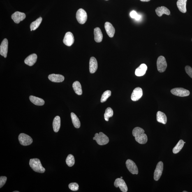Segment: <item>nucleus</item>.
Here are the masks:
<instances>
[{
  "mask_svg": "<svg viewBox=\"0 0 192 192\" xmlns=\"http://www.w3.org/2000/svg\"><path fill=\"white\" fill-rule=\"evenodd\" d=\"M133 135L135 137V140L140 144H145L147 142V135L144 133V131L142 128L136 127L134 128Z\"/></svg>",
  "mask_w": 192,
  "mask_h": 192,
  "instance_id": "nucleus-1",
  "label": "nucleus"
},
{
  "mask_svg": "<svg viewBox=\"0 0 192 192\" xmlns=\"http://www.w3.org/2000/svg\"><path fill=\"white\" fill-rule=\"evenodd\" d=\"M30 166L35 172L43 173L45 171V169L42 166L41 162L38 158L30 159Z\"/></svg>",
  "mask_w": 192,
  "mask_h": 192,
  "instance_id": "nucleus-2",
  "label": "nucleus"
},
{
  "mask_svg": "<svg viewBox=\"0 0 192 192\" xmlns=\"http://www.w3.org/2000/svg\"><path fill=\"white\" fill-rule=\"evenodd\" d=\"M93 139L96 140L99 145H105L108 143L109 141L108 137L102 132H100L99 133H96Z\"/></svg>",
  "mask_w": 192,
  "mask_h": 192,
  "instance_id": "nucleus-3",
  "label": "nucleus"
},
{
  "mask_svg": "<svg viewBox=\"0 0 192 192\" xmlns=\"http://www.w3.org/2000/svg\"><path fill=\"white\" fill-rule=\"evenodd\" d=\"M18 139L21 145L27 146L30 145L33 142V140L29 135L24 133H20L19 135Z\"/></svg>",
  "mask_w": 192,
  "mask_h": 192,
  "instance_id": "nucleus-4",
  "label": "nucleus"
},
{
  "mask_svg": "<svg viewBox=\"0 0 192 192\" xmlns=\"http://www.w3.org/2000/svg\"><path fill=\"white\" fill-rule=\"evenodd\" d=\"M158 70L161 73L165 71L167 67L166 59L163 56H160L158 58L156 62Z\"/></svg>",
  "mask_w": 192,
  "mask_h": 192,
  "instance_id": "nucleus-5",
  "label": "nucleus"
},
{
  "mask_svg": "<svg viewBox=\"0 0 192 192\" xmlns=\"http://www.w3.org/2000/svg\"><path fill=\"white\" fill-rule=\"evenodd\" d=\"M76 17L79 23L83 24L87 20V13L83 9H80L77 12Z\"/></svg>",
  "mask_w": 192,
  "mask_h": 192,
  "instance_id": "nucleus-6",
  "label": "nucleus"
},
{
  "mask_svg": "<svg viewBox=\"0 0 192 192\" xmlns=\"http://www.w3.org/2000/svg\"><path fill=\"white\" fill-rule=\"evenodd\" d=\"M171 92L175 96L180 97L188 96L190 94L189 91L182 88H175L171 90Z\"/></svg>",
  "mask_w": 192,
  "mask_h": 192,
  "instance_id": "nucleus-7",
  "label": "nucleus"
},
{
  "mask_svg": "<svg viewBox=\"0 0 192 192\" xmlns=\"http://www.w3.org/2000/svg\"><path fill=\"white\" fill-rule=\"evenodd\" d=\"M126 164L127 168L131 173L133 174H138V169L134 162L131 159H128L127 160Z\"/></svg>",
  "mask_w": 192,
  "mask_h": 192,
  "instance_id": "nucleus-8",
  "label": "nucleus"
},
{
  "mask_svg": "<svg viewBox=\"0 0 192 192\" xmlns=\"http://www.w3.org/2000/svg\"><path fill=\"white\" fill-rule=\"evenodd\" d=\"M116 188L119 187L121 191L126 192L128 191V188L125 181L122 178H119L115 180L114 183Z\"/></svg>",
  "mask_w": 192,
  "mask_h": 192,
  "instance_id": "nucleus-9",
  "label": "nucleus"
},
{
  "mask_svg": "<svg viewBox=\"0 0 192 192\" xmlns=\"http://www.w3.org/2000/svg\"><path fill=\"white\" fill-rule=\"evenodd\" d=\"M163 170V163L162 162H159L157 164L155 170L154 178L155 180L158 181L161 177Z\"/></svg>",
  "mask_w": 192,
  "mask_h": 192,
  "instance_id": "nucleus-10",
  "label": "nucleus"
},
{
  "mask_svg": "<svg viewBox=\"0 0 192 192\" xmlns=\"http://www.w3.org/2000/svg\"><path fill=\"white\" fill-rule=\"evenodd\" d=\"M75 39L72 33L70 32H67L65 35L63 40V43L67 46H70L73 44Z\"/></svg>",
  "mask_w": 192,
  "mask_h": 192,
  "instance_id": "nucleus-11",
  "label": "nucleus"
},
{
  "mask_svg": "<svg viewBox=\"0 0 192 192\" xmlns=\"http://www.w3.org/2000/svg\"><path fill=\"white\" fill-rule=\"evenodd\" d=\"M8 44V40L4 38L0 46V54L4 58H6L7 55Z\"/></svg>",
  "mask_w": 192,
  "mask_h": 192,
  "instance_id": "nucleus-12",
  "label": "nucleus"
},
{
  "mask_svg": "<svg viewBox=\"0 0 192 192\" xmlns=\"http://www.w3.org/2000/svg\"><path fill=\"white\" fill-rule=\"evenodd\" d=\"M143 95V91L140 87L135 88L131 94V99L133 101H138L142 97Z\"/></svg>",
  "mask_w": 192,
  "mask_h": 192,
  "instance_id": "nucleus-13",
  "label": "nucleus"
},
{
  "mask_svg": "<svg viewBox=\"0 0 192 192\" xmlns=\"http://www.w3.org/2000/svg\"><path fill=\"white\" fill-rule=\"evenodd\" d=\"M25 14L22 12H16L12 15L11 18L16 23L19 24L21 21L25 18Z\"/></svg>",
  "mask_w": 192,
  "mask_h": 192,
  "instance_id": "nucleus-14",
  "label": "nucleus"
},
{
  "mask_svg": "<svg viewBox=\"0 0 192 192\" xmlns=\"http://www.w3.org/2000/svg\"><path fill=\"white\" fill-rule=\"evenodd\" d=\"M48 78L51 81L56 83L62 82L64 80V77L59 74H51L49 75Z\"/></svg>",
  "mask_w": 192,
  "mask_h": 192,
  "instance_id": "nucleus-15",
  "label": "nucleus"
},
{
  "mask_svg": "<svg viewBox=\"0 0 192 192\" xmlns=\"http://www.w3.org/2000/svg\"><path fill=\"white\" fill-rule=\"evenodd\" d=\"M98 64L97 61L94 57H91L89 62V71L91 73H94L97 70Z\"/></svg>",
  "mask_w": 192,
  "mask_h": 192,
  "instance_id": "nucleus-16",
  "label": "nucleus"
},
{
  "mask_svg": "<svg viewBox=\"0 0 192 192\" xmlns=\"http://www.w3.org/2000/svg\"><path fill=\"white\" fill-rule=\"evenodd\" d=\"M38 56L36 54H33L28 56L25 60L24 62L26 64L30 66H33L37 61Z\"/></svg>",
  "mask_w": 192,
  "mask_h": 192,
  "instance_id": "nucleus-17",
  "label": "nucleus"
},
{
  "mask_svg": "<svg viewBox=\"0 0 192 192\" xmlns=\"http://www.w3.org/2000/svg\"><path fill=\"white\" fill-rule=\"evenodd\" d=\"M105 28L107 34L110 38L113 37L115 33V29L110 22H107L105 23Z\"/></svg>",
  "mask_w": 192,
  "mask_h": 192,
  "instance_id": "nucleus-18",
  "label": "nucleus"
},
{
  "mask_svg": "<svg viewBox=\"0 0 192 192\" xmlns=\"http://www.w3.org/2000/svg\"><path fill=\"white\" fill-rule=\"evenodd\" d=\"M147 70V65L145 64H142L135 70V75L138 77L142 76L145 75Z\"/></svg>",
  "mask_w": 192,
  "mask_h": 192,
  "instance_id": "nucleus-19",
  "label": "nucleus"
},
{
  "mask_svg": "<svg viewBox=\"0 0 192 192\" xmlns=\"http://www.w3.org/2000/svg\"><path fill=\"white\" fill-rule=\"evenodd\" d=\"M156 14L159 17H162L164 14L169 15L170 14V10L164 6L158 7L156 9Z\"/></svg>",
  "mask_w": 192,
  "mask_h": 192,
  "instance_id": "nucleus-20",
  "label": "nucleus"
},
{
  "mask_svg": "<svg viewBox=\"0 0 192 192\" xmlns=\"http://www.w3.org/2000/svg\"><path fill=\"white\" fill-rule=\"evenodd\" d=\"M94 40L97 43H100L103 40V35L101 30L99 28H96L94 29Z\"/></svg>",
  "mask_w": 192,
  "mask_h": 192,
  "instance_id": "nucleus-21",
  "label": "nucleus"
},
{
  "mask_svg": "<svg viewBox=\"0 0 192 192\" xmlns=\"http://www.w3.org/2000/svg\"><path fill=\"white\" fill-rule=\"evenodd\" d=\"M187 0H178L177 3V6L179 11L183 13L186 12V4Z\"/></svg>",
  "mask_w": 192,
  "mask_h": 192,
  "instance_id": "nucleus-22",
  "label": "nucleus"
},
{
  "mask_svg": "<svg viewBox=\"0 0 192 192\" xmlns=\"http://www.w3.org/2000/svg\"><path fill=\"white\" fill-rule=\"evenodd\" d=\"M30 100L34 104L38 106H43L45 104V101L41 98L31 96L29 97Z\"/></svg>",
  "mask_w": 192,
  "mask_h": 192,
  "instance_id": "nucleus-23",
  "label": "nucleus"
},
{
  "mask_svg": "<svg viewBox=\"0 0 192 192\" xmlns=\"http://www.w3.org/2000/svg\"><path fill=\"white\" fill-rule=\"evenodd\" d=\"M61 127V119L59 116H56L53 122V127L54 131L55 133L59 132Z\"/></svg>",
  "mask_w": 192,
  "mask_h": 192,
  "instance_id": "nucleus-24",
  "label": "nucleus"
},
{
  "mask_svg": "<svg viewBox=\"0 0 192 192\" xmlns=\"http://www.w3.org/2000/svg\"><path fill=\"white\" fill-rule=\"evenodd\" d=\"M156 120L158 122L165 124L167 122V117L163 112L159 111L156 114Z\"/></svg>",
  "mask_w": 192,
  "mask_h": 192,
  "instance_id": "nucleus-25",
  "label": "nucleus"
},
{
  "mask_svg": "<svg viewBox=\"0 0 192 192\" xmlns=\"http://www.w3.org/2000/svg\"><path fill=\"white\" fill-rule=\"evenodd\" d=\"M72 86H73V89L76 94L79 95V96L82 95V86L80 82L77 81L74 82Z\"/></svg>",
  "mask_w": 192,
  "mask_h": 192,
  "instance_id": "nucleus-26",
  "label": "nucleus"
},
{
  "mask_svg": "<svg viewBox=\"0 0 192 192\" xmlns=\"http://www.w3.org/2000/svg\"><path fill=\"white\" fill-rule=\"evenodd\" d=\"M71 117L73 125L76 128H80V120L76 114L73 112L71 113Z\"/></svg>",
  "mask_w": 192,
  "mask_h": 192,
  "instance_id": "nucleus-27",
  "label": "nucleus"
},
{
  "mask_svg": "<svg viewBox=\"0 0 192 192\" xmlns=\"http://www.w3.org/2000/svg\"><path fill=\"white\" fill-rule=\"evenodd\" d=\"M184 142L182 140H180L178 142V143L177 145L172 149V152L174 154H177L182 149L183 146H184Z\"/></svg>",
  "mask_w": 192,
  "mask_h": 192,
  "instance_id": "nucleus-28",
  "label": "nucleus"
},
{
  "mask_svg": "<svg viewBox=\"0 0 192 192\" xmlns=\"http://www.w3.org/2000/svg\"><path fill=\"white\" fill-rule=\"evenodd\" d=\"M42 21V18L40 17L37 19V20L31 23L30 28L31 31L35 30L37 28L39 27L40 24H41Z\"/></svg>",
  "mask_w": 192,
  "mask_h": 192,
  "instance_id": "nucleus-29",
  "label": "nucleus"
},
{
  "mask_svg": "<svg viewBox=\"0 0 192 192\" xmlns=\"http://www.w3.org/2000/svg\"><path fill=\"white\" fill-rule=\"evenodd\" d=\"M114 112L112 109L111 107H109L106 109L105 110L104 117L105 121H108L109 118L112 117L113 115Z\"/></svg>",
  "mask_w": 192,
  "mask_h": 192,
  "instance_id": "nucleus-30",
  "label": "nucleus"
},
{
  "mask_svg": "<svg viewBox=\"0 0 192 192\" xmlns=\"http://www.w3.org/2000/svg\"><path fill=\"white\" fill-rule=\"evenodd\" d=\"M66 163L69 167L73 166L75 163V159L73 156L71 154L68 155L66 158Z\"/></svg>",
  "mask_w": 192,
  "mask_h": 192,
  "instance_id": "nucleus-31",
  "label": "nucleus"
},
{
  "mask_svg": "<svg viewBox=\"0 0 192 192\" xmlns=\"http://www.w3.org/2000/svg\"><path fill=\"white\" fill-rule=\"evenodd\" d=\"M111 96V91L107 90L105 91L102 94L101 99V103H104L107 101V99Z\"/></svg>",
  "mask_w": 192,
  "mask_h": 192,
  "instance_id": "nucleus-32",
  "label": "nucleus"
},
{
  "mask_svg": "<svg viewBox=\"0 0 192 192\" xmlns=\"http://www.w3.org/2000/svg\"><path fill=\"white\" fill-rule=\"evenodd\" d=\"M130 16L131 18L137 20H140L141 17V15L138 14L137 12L134 11V10L131 12V13H130Z\"/></svg>",
  "mask_w": 192,
  "mask_h": 192,
  "instance_id": "nucleus-33",
  "label": "nucleus"
},
{
  "mask_svg": "<svg viewBox=\"0 0 192 192\" xmlns=\"http://www.w3.org/2000/svg\"><path fill=\"white\" fill-rule=\"evenodd\" d=\"M79 185L76 183H71L69 185L70 189L73 191H77L79 189Z\"/></svg>",
  "mask_w": 192,
  "mask_h": 192,
  "instance_id": "nucleus-34",
  "label": "nucleus"
},
{
  "mask_svg": "<svg viewBox=\"0 0 192 192\" xmlns=\"http://www.w3.org/2000/svg\"><path fill=\"white\" fill-rule=\"evenodd\" d=\"M185 70L187 74L192 78V68L188 66L185 67Z\"/></svg>",
  "mask_w": 192,
  "mask_h": 192,
  "instance_id": "nucleus-35",
  "label": "nucleus"
},
{
  "mask_svg": "<svg viewBox=\"0 0 192 192\" xmlns=\"http://www.w3.org/2000/svg\"><path fill=\"white\" fill-rule=\"evenodd\" d=\"M7 178L4 176H1L0 177V188H1L6 184Z\"/></svg>",
  "mask_w": 192,
  "mask_h": 192,
  "instance_id": "nucleus-36",
  "label": "nucleus"
},
{
  "mask_svg": "<svg viewBox=\"0 0 192 192\" xmlns=\"http://www.w3.org/2000/svg\"><path fill=\"white\" fill-rule=\"evenodd\" d=\"M140 1H143V2H148V1H150L151 0H140Z\"/></svg>",
  "mask_w": 192,
  "mask_h": 192,
  "instance_id": "nucleus-37",
  "label": "nucleus"
},
{
  "mask_svg": "<svg viewBox=\"0 0 192 192\" xmlns=\"http://www.w3.org/2000/svg\"><path fill=\"white\" fill-rule=\"evenodd\" d=\"M19 192V191H13V192Z\"/></svg>",
  "mask_w": 192,
  "mask_h": 192,
  "instance_id": "nucleus-38",
  "label": "nucleus"
},
{
  "mask_svg": "<svg viewBox=\"0 0 192 192\" xmlns=\"http://www.w3.org/2000/svg\"><path fill=\"white\" fill-rule=\"evenodd\" d=\"M183 192H187V191H183Z\"/></svg>",
  "mask_w": 192,
  "mask_h": 192,
  "instance_id": "nucleus-39",
  "label": "nucleus"
},
{
  "mask_svg": "<svg viewBox=\"0 0 192 192\" xmlns=\"http://www.w3.org/2000/svg\"><path fill=\"white\" fill-rule=\"evenodd\" d=\"M123 178L122 177H121V178Z\"/></svg>",
  "mask_w": 192,
  "mask_h": 192,
  "instance_id": "nucleus-40",
  "label": "nucleus"
},
{
  "mask_svg": "<svg viewBox=\"0 0 192 192\" xmlns=\"http://www.w3.org/2000/svg\"></svg>",
  "mask_w": 192,
  "mask_h": 192,
  "instance_id": "nucleus-41",
  "label": "nucleus"
},
{
  "mask_svg": "<svg viewBox=\"0 0 192 192\" xmlns=\"http://www.w3.org/2000/svg\"></svg>",
  "mask_w": 192,
  "mask_h": 192,
  "instance_id": "nucleus-42",
  "label": "nucleus"
}]
</instances>
